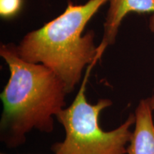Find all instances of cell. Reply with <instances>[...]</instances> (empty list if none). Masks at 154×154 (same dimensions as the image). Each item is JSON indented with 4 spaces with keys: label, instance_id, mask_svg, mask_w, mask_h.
Returning a JSON list of instances; mask_svg holds the SVG:
<instances>
[{
    "label": "cell",
    "instance_id": "8992f818",
    "mask_svg": "<svg viewBox=\"0 0 154 154\" xmlns=\"http://www.w3.org/2000/svg\"><path fill=\"white\" fill-rule=\"evenodd\" d=\"M22 0H0V14L4 18H10L20 11Z\"/></svg>",
    "mask_w": 154,
    "mask_h": 154
},
{
    "label": "cell",
    "instance_id": "3957f363",
    "mask_svg": "<svg viewBox=\"0 0 154 154\" xmlns=\"http://www.w3.org/2000/svg\"><path fill=\"white\" fill-rule=\"evenodd\" d=\"M96 62L86 69L82 85L72 104L56 117L64 129L65 137L62 141L53 144V154H126L135 114L131 113L119 127L106 131L100 125V116L102 111L112 105V101L101 99L91 104L86 99V84Z\"/></svg>",
    "mask_w": 154,
    "mask_h": 154
},
{
    "label": "cell",
    "instance_id": "5b68a950",
    "mask_svg": "<svg viewBox=\"0 0 154 154\" xmlns=\"http://www.w3.org/2000/svg\"><path fill=\"white\" fill-rule=\"evenodd\" d=\"M154 96L140 100L135 111V128L126 154H154Z\"/></svg>",
    "mask_w": 154,
    "mask_h": 154
},
{
    "label": "cell",
    "instance_id": "7a4b0ae2",
    "mask_svg": "<svg viewBox=\"0 0 154 154\" xmlns=\"http://www.w3.org/2000/svg\"><path fill=\"white\" fill-rule=\"evenodd\" d=\"M109 0H88L84 5L69 2L62 14L32 31L16 45L19 57L42 63L53 71L64 84L67 94L74 91L84 69L102 57L94 43L93 31L83 35L86 24Z\"/></svg>",
    "mask_w": 154,
    "mask_h": 154
},
{
    "label": "cell",
    "instance_id": "277c9868",
    "mask_svg": "<svg viewBox=\"0 0 154 154\" xmlns=\"http://www.w3.org/2000/svg\"><path fill=\"white\" fill-rule=\"evenodd\" d=\"M108 12L103 24V35L98 49L104 53L109 46L116 42L119 26L128 13L153 14L151 28L154 32V0H109Z\"/></svg>",
    "mask_w": 154,
    "mask_h": 154
},
{
    "label": "cell",
    "instance_id": "6da1fadb",
    "mask_svg": "<svg viewBox=\"0 0 154 154\" xmlns=\"http://www.w3.org/2000/svg\"><path fill=\"white\" fill-rule=\"evenodd\" d=\"M0 56L10 73L0 94L3 106L0 138L9 149H16L26 142L32 130L53 131L54 117L65 108L67 92L53 71L19 57L16 45L2 44Z\"/></svg>",
    "mask_w": 154,
    "mask_h": 154
},
{
    "label": "cell",
    "instance_id": "52a82bcc",
    "mask_svg": "<svg viewBox=\"0 0 154 154\" xmlns=\"http://www.w3.org/2000/svg\"><path fill=\"white\" fill-rule=\"evenodd\" d=\"M1 154H7V153H2Z\"/></svg>",
    "mask_w": 154,
    "mask_h": 154
}]
</instances>
